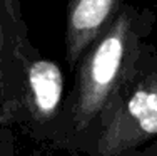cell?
Instances as JSON below:
<instances>
[{
  "label": "cell",
  "instance_id": "cell-1",
  "mask_svg": "<svg viewBox=\"0 0 157 156\" xmlns=\"http://www.w3.org/2000/svg\"><path fill=\"white\" fill-rule=\"evenodd\" d=\"M137 57V35L130 10H124L92 44L78 70L72 122L84 131L104 116L125 86Z\"/></svg>",
  "mask_w": 157,
  "mask_h": 156
},
{
  "label": "cell",
  "instance_id": "cell-2",
  "mask_svg": "<svg viewBox=\"0 0 157 156\" xmlns=\"http://www.w3.org/2000/svg\"><path fill=\"white\" fill-rule=\"evenodd\" d=\"M157 134V76L140 79L104 113L97 151L117 156Z\"/></svg>",
  "mask_w": 157,
  "mask_h": 156
},
{
  "label": "cell",
  "instance_id": "cell-3",
  "mask_svg": "<svg viewBox=\"0 0 157 156\" xmlns=\"http://www.w3.org/2000/svg\"><path fill=\"white\" fill-rule=\"evenodd\" d=\"M122 0H69L65 17V54L69 64L78 59L119 15Z\"/></svg>",
  "mask_w": 157,
  "mask_h": 156
},
{
  "label": "cell",
  "instance_id": "cell-4",
  "mask_svg": "<svg viewBox=\"0 0 157 156\" xmlns=\"http://www.w3.org/2000/svg\"><path fill=\"white\" fill-rule=\"evenodd\" d=\"M29 107L37 122H45L55 116L62 101L63 79L62 70L55 62L39 59L27 70Z\"/></svg>",
  "mask_w": 157,
  "mask_h": 156
},
{
  "label": "cell",
  "instance_id": "cell-5",
  "mask_svg": "<svg viewBox=\"0 0 157 156\" xmlns=\"http://www.w3.org/2000/svg\"><path fill=\"white\" fill-rule=\"evenodd\" d=\"M3 25H2V0H0V102L5 101V72H3Z\"/></svg>",
  "mask_w": 157,
  "mask_h": 156
},
{
  "label": "cell",
  "instance_id": "cell-6",
  "mask_svg": "<svg viewBox=\"0 0 157 156\" xmlns=\"http://www.w3.org/2000/svg\"><path fill=\"white\" fill-rule=\"evenodd\" d=\"M2 5L5 9L10 20L18 22L20 20V10H18V0H2Z\"/></svg>",
  "mask_w": 157,
  "mask_h": 156
},
{
  "label": "cell",
  "instance_id": "cell-7",
  "mask_svg": "<svg viewBox=\"0 0 157 156\" xmlns=\"http://www.w3.org/2000/svg\"><path fill=\"white\" fill-rule=\"evenodd\" d=\"M0 156H2V151H0Z\"/></svg>",
  "mask_w": 157,
  "mask_h": 156
}]
</instances>
